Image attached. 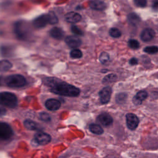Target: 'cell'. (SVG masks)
<instances>
[{
    "label": "cell",
    "mask_w": 158,
    "mask_h": 158,
    "mask_svg": "<svg viewBox=\"0 0 158 158\" xmlns=\"http://www.w3.org/2000/svg\"><path fill=\"white\" fill-rule=\"evenodd\" d=\"M60 106V102L56 99H49L45 102V106L49 110H58Z\"/></svg>",
    "instance_id": "obj_13"
},
{
    "label": "cell",
    "mask_w": 158,
    "mask_h": 158,
    "mask_svg": "<svg viewBox=\"0 0 158 158\" xmlns=\"http://www.w3.org/2000/svg\"><path fill=\"white\" fill-rule=\"evenodd\" d=\"M6 113V110L4 107H0V117L5 115Z\"/></svg>",
    "instance_id": "obj_36"
},
{
    "label": "cell",
    "mask_w": 158,
    "mask_h": 158,
    "mask_svg": "<svg viewBox=\"0 0 158 158\" xmlns=\"http://www.w3.org/2000/svg\"><path fill=\"white\" fill-rule=\"evenodd\" d=\"M2 78L1 77H0V86L2 84Z\"/></svg>",
    "instance_id": "obj_37"
},
{
    "label": "cell",
    "mask_w": 158,
    "mask_h": 158,
    "mask_svg": "<svg viewBox=\"0 0 158 158\" xmlns=\"http://www.w3.org/2000/svg\"><path fill=\"white\" fill-rule=\"evenodd\" d=\"M35 141L39 144L44 145L49 143L51 140V136L44 132L38 131L34 136Z\"/></svg>",
    "instance_id": "obj_7"
},
{
    "label": "cell",
    "mask_w": 158,
    "mask_h": 158,
    "mask_svg": "<svg viewBox=\"0 0 158 158\" xmlns=\"http://www.w3.org/2000/svg\"><path fill=\"white\" fill-rule=\"evenodd\" d=\"M134 3L138 7H144L147 4V0H134Z\"/></svg>",
    "instance_id": "obj_32"
},
{
    "label": "cell",
    "mask_w": 158,
    "mask_h": 158,
    "mask_svg": "<svg viewBox=\"0 0 158 158\" xmlns=\"http://www.w3.org/2000/svg\"><path fill=\"white\" fill-rule=\"evenodd\" d=\"M89 130L94 134L96 135H101L103 133L104 130L98 124L91 123L89 126Z\"/></svg>",
    "instance_id": "obj_19"
},
{
    "label": "cell",
    "mask_w": 158,
    "mask_h": 158,
    "mask_svg": "<svg viewBox=\"0 0 158 158\" xmlns=\"http://www.w3.org/2000/svg\"><path fill=\"white\" fill-rule=\"evenodd\" d=\"M155 36V31L151 28L144 29L140 35V38L142 41L148 42L152 40Z\"/></svg>",
    "instance_id": "obj_12"
},
{
    "label": "cell",
    "mask_w": 158,
    "mask_h": 158,
    "mask_svg": "<svg viewBox=\"0 0 158 158\" xmlns=\"http://www.w3.org/2000/svg\"><path fill=\"white\" fill-rule=\"evenodd\" d=\"M90 7L96 10H103L106 8V4L100 0H93L89 2Z\"/></svg>",
    "instance_id": "obj_15"
},
{
    "label": "cell",
    "mask_w": 158,
    "mask_h": 158,
    "mask_svg": "<svg viewBox=\"0 0 158 158\" xmlns=\"http://www.w3.org/2000/svg\"><path fill=\"white\" fill-rule=\"evenodd\" d=\"M148 96V93L146 91H139L137 93V94L135 96L139 101H143L147 98Z\"/></svg>",
    "instance_id": "obj_26"
},
{
    "label": "cell",
    "mask_w": 158,
    "mask_h": 158,
    "mask_svg": "<svg viewBox=\"0 0 158 158\" xmlns=\"http://www.w3.org/2000/svg\"><path fill=\"white\" fill-rule=\"evenodd\" d=\"M5 83L7 86L10 88H21L27 84V81L22 75L14 74L8 76L5 79Z\"/></svg>",
    "instance_id": "obj_4"
},
{
    "label": "cell",
    "mask_w": 158,
    "mask_h": 158,
    "mask_svg": "<svg viewBox=\"0 0 158 158\" xmlns=\"http://www.w3.org/2000/svg\"><path fill=\"white\" fill-rule=\"evenodd\" d=\"M49 34L54 39L61 40L64 37V32L60 28L54 27L50 30Z\"/></svg>",
    "instance_id": "obj_16"
},
{
    "label": "cell",
    "mask_w": 158,
    "mask_h": 158,
    "mask_svg": "<svg viewBox=\"0 0 158 158\" xmlns=\"http://www.w3.org/2000/svg\"><path fill=\"white\" fill-rule=\"evenodd\" d=\"M127 19L128 22L132 25H136L140 22L139 17L135 13H130L128 15Z\"/></svg>",
    "instance_id": "obj_17"
},
{
    "label": "cell",
    "mask_w": 158,
    "mask_h": 158,
    "mask_svg": "<svg viewBox=\"0 0 158 158\" xmlns=\"http://www.w3.org/2000/svg\"><path fill=\"white\" fill-rule=\"evenodd\" d=\"M97 119L100 123L105 127H108L113 122V119L112 117L109 114L106 112L99 114Z\"/></svg>",
    "instance_id": "obj_11"
},
{
    "label": "cell",
    "mask_w": 158,
    "mask_h": 158,
    "mask_svg": "<svg viewBox=\"0 0 158 158\" xmlns=\"http://www.w3.org/2000/svg\"><path fill=\"white\" fill-rule=\"evenodd\" d=\"M71 31H72V33H73L75 35H80V36L83 35V32L82 31V30L75 25H72L71 27Z\"/></svg>",
    "instance_id": "obj_31"
},
{
    "label": "cell",
    "mask_w": 158,
    "mask_h": 158,
    "mask_svg": "<svg viewBox=\"0 0 158 158\" xmlns=\"http://www.w3.org/2000/svg\"><path fill=\"white\" fill-rule=\"evenodd\" d=\"M126 122L127 127L130 130H135L138 127L139 120L135 114L128 113L126 115Z\"/></svg>",
    "instance_id": "obj_6"
},
{
    "label": "cell",
    "mask_w": 158,
    "mask_h": 158,
    "mask_svg": "<svg viewBox=\"0 0 158 158\" xmlns=\"http://www.w3.org/2000/svg\"><path fill=\"white\" fill-rule=\"evenodd\" d=\"M14 31L16 37L20 40H29L31 35L29 27L23 21L15 22L14 26Z\"/></svg>",
    "instance_id": "obj_2"
},
{
    "label": "cell",
    "mask_w": 158,
    "mask_h": 158,
    "mask_svg": "<svg viewBox=\"0 0 158 158\" xmlns=\"http://www.w3.org/2000/svg\"><path fill=\"white\" fill-rule=\"evenodd\" d=\"M12 67V63L7 60H0V72H6Z\"/></svg>",
    "instance_id": "obj_18"
},
{
    "label": "cell",
    "mask_w": 158,
    "mask_h": 158,
    "mask_svg": "<svg viewBox=\"0 0 158 158\" xmlns=\"http://www.w3.org/2000/svg\"><path fill=\"white\" fill-rule=\"evenodd\" d=\"M133 103L135 104V105H139L142 103V101H139V99H138L135 96L133 97Z\"/></svg>",
    "instance_id": "obj_34"
},
{
    "label": "cell",
    "mask_w": 158,
    "mask_h": 158,
    "mask_svg": "<svg viewBox=\"0 0 158 158\" xmlns=\"http://www.w3.org/2000/svg\"><path fill=\"white\" fill-rule=\"evenodd\" d=\"M17 98L14 94L10 92L0 93V105L9 108H14L17 106Z\"/></svg>",
    "instance_id": "obj_3"
},
{
    "label": "cell",
    "mask_w": 158,
    "mask_h": 158,
    "mask_svg": "<svg viewBox=\"0 0 158 158\" xmlns=\"http://www.w3.org/2000/svg\"><path fill=\"white\" fill-rule=\"evenodd\" d=\"M129 63L130 65H136L138 64V59L136 58H135V57H133L131 59H130V60H129Z\"/></svg>",
    "instance_id": "obj_33"
},
{
    "label": "cell",
    "mask_w": 158,
    "mask_h": 158,
    "mask_svg": "<svg viewBox=\"0 0 158 158\" xmlns=\"http://www.w3.org/2000/svg\"><path fill=\"white\" fill-rule=\"evenodd\" d=\"M48 15L49 19V24H55L58 22V19L53 12H49L48 13Z\"/></svg>",
    "instance_id": "obj_29"
},
{
    "label": "cell",
    "mask_w": 158,
    "mask_h": 158,
    "mask_svg": "<svg viewBox=\"0 0 158 158\" xmlns=\"http://www.w3.org/2000/svg\"><path fill=\"white\" fill-rule=\"evenodd\" d=\"M65 20L71 23H75L80 22L81 19V16L77 12H70L65 15Z\"/></svg>",
    "instance_id": "obj_14"
},
{
    "label": "cell",
    "mask_w": 158,
    "mask_h": 158,
    "mask_svg": "<svg viewBox=\"0 0 158 158\" xmlns=\"http://www.w3.org/2000/svg\"><path fill=\"white\" fill-rule=\"evenodd\" d=\"M152 6L154 9H158V0H152Z\"/></svg>",
    "instance_id": "obj_35"
},
{
    "label": "cell",
    "mask_w": 158,
    "mask_h": 158,
    "mask_svg": "<svg viewBox=\"0 0 158 158\" xmlns=\"http://www.w3.org/2000/svg\"><path fill=\"white\" fill-rule=\"evenodd\" d=\"M117 80V75L115 74H109L106 75L102 80L103 83H109L111 82H114Z\"/></svg>",
    "instance_id": "obj_22"
},
{
    "label": "cell",
    "mask_w": 158,
    "mask_h": 158,
    "mask_svg": "<svg viewBox=\"0 0 158 158\" xmlns=\"http://www.w3.org/2000/svg\"><path fill=\"white\" fill-rule=\"evenodd\" d=\"M109 35L113 38H119L121 36V31L117 28H111L109 30Z\"/></svg>",
    "instance_id": "obj_25"
},
{
    "label": "cell",
    "mask_w": 158,
    "mask_h": 158,
    "mask_svg": "<svg viewBox=\"0 0 158 158\" xmlns=\"http://www.w3.org/2000/svg\"><path fill=\"white\" fill-rule=\"evenodd\" d=\"M49 23V19L48 14H43L36 17L33 21V25L36 28H41L46 26L47 24Z\"/></svg>",
    "instance_id": "obj_8"
},
{
    "label": "cell",
    "mask_w": 158,
    "mask_h": 158,
    "mask_svg": "<svg viewBox=\"0 0 158 158\" xmlns=\"http://www.w3.org/2000/svg\"><path fill=\"white\" fill-rule=\"evenodd\" d=\"M65 41L66 44L71 48H77L81 44V40L76 36H68L65 38Z\"/></svg>",
    "instance_id": "obj_10"
},
{
    "label": "cell",
    "mask_w": 158,
    "mask_h": 158,
    "mask_svg": "<svg viewBox=\"0 0 158 158\" xmlns=\"http://www.w3.org/2000/svg\"><path fill=\"white\" fill-rule=\"evenodd\" d=\"M14 135V131L10 126L3 122H0V139L8 140Z\"/></svg>",
    "instance_id": "obj_5"
},
{
    "label": "cell",
    "mask_w": 158,
    "mask_h": 158,
    "mask_svg": "<svg viewBox=\"0 0 158 158\" xmlns=\"http://www.w3.org/2000/svg\"><path fill=\"white\" fill-rule=\"evenodd\" d=\"M112 94V88L110 86H106L102 88L99 93L100 101L102 104H107L110 101Z\"/></svg>",
    "instance_id": "obj_9"
},
{
    "label": "cell",
    "mask_w": 158,
    "mask_h": 158,
    "mask_svg": "<svg viewBox=\"0 0 158 158\" xmlns=\"http://www.w3.org/2000/svg\"><path fill=\"white\" fill-rule=\"evenodd\" d=\"M110 58H109V55L106 52H102L99 56V60L100 62L103 64H106L108 63L109 61Z\"/></svg>",
    "instance_id": "obj_24"
},
{
    "label": "cell",
    "mask_w": 158,
    "mask_h": 158,
    "mask_svg": "<svg viewBox=\"0 0 158 158\" xmlns=\"http://www.w3.org/2000/svg\"><path fill=\"white\" fill-rule=\"evenodd\" d=\"M144 51L148 54H155L158 52V47L156 46H148L144 49Z\"/></svg>",
    "instance_id": "obj_28"
},
{
    "label": "cell",
    "mask_w": 158,
    "mask_h": 158,
    "mask_svg": "<svg viewBox=\"0 0 158 158\" xmlns=\"http://www.w3.org/2000/svg\"><path fill=\"white\" fill-rule=\"evenodd\" d=\"M24 126L27 129L30 130H36L38 129V124L30 119H27L24 121Z\"/></svg>",
    "instance_id": "obj_20"
},
{
    "label": "cell",
    "mask_w": 158,
    "mask_h": 158,
    "mask_svg": "<svg viewBox=\"0 0 158 158\" xmlns=\"http://www.w3.org/2000/svg\"><path fill=\"white\" fill-rule=\"evenodd\" d=\"M70 57L73 59H80L82 57V52L75 48L70 51Z\"/></svg>",
    "instance_id": "obj_23"
},
{
    "label": "cell",
    "mask_w": 158,
    "mask_h": 158,
    "mask_svg": "<svg viewBox=\"0 0 158 158\" xmlns=\"http://www.w3.org/2000/svg\"><path fill=\"white\" fill-rule=\"evenodd\" d=\"M128 45L130 48L134 49H138L139 48V42L137 40H134V39L130 40L128 42Z\"/></svg>",
    "instance_id": "obj_27"
},
{
    "label": "cell",
    "mask_w": 158,
    "mask_h": 158,
    "mask_svg": "<svg viewBox=\"0 0 158 158\" xmlns=\"http://www.w3.org/2000/svg\"><path fill=\"white\" fill-rule=\"evenodd\" d=\"M44 83L49 87L51 92L56 94L69 97H77L80 93L78 88L61 81L57 78H47L44 80Z\"/></svg>",
    "instance_id": "obj_1"
},
{
    "label": "cell",
    "mask_w": 158,
    "mask_h": 158,
    "mask_svg": "<svg viewBox=\"0 0 158 158\" xmlns=\"http://www.w3.org/2000/svg\"><path fill=\"white\" fill-rule=\"evenodd\" d=\"M39 117H40V118L41 120L45 122H48L51 120V116L49 115V114H48L46 112L40 113Z\"/></svg>",
    "instance_id": "obj_30"
},
{
    "label": "cell",
    "mask_w": 158,
    "mask_h": 158,
    "mask_svg": "<svg viewBox=\"0 0 158 158\" xmlns=\"http://www.w3.org/2000/svg\"><path fill=\"white\" fill-rule=\"evenodd\" d=\"M127 98V94L125 93H120L116 95L115 101L118 104L124 103Z\"/></svg>",
    "instance_id": "obj_21"
}]
</instances>
